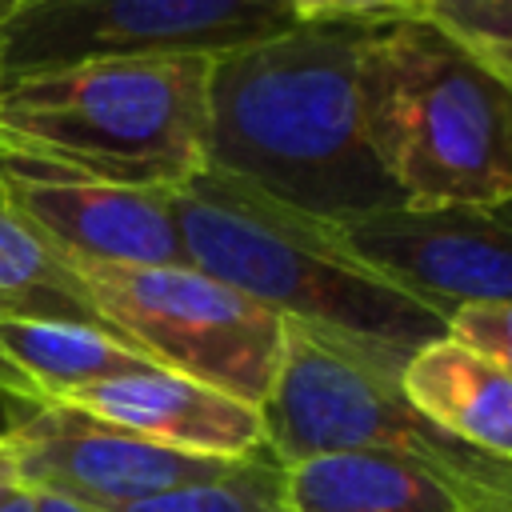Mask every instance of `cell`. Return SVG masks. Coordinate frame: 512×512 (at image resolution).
Wrapping results in <instances>:
<instances>
[{
    "mask_svg": "<svg viewBox=\"0 0 512 512\" xmlns=\"http://www.w3.org/2000/svg\"><path fill=\"white\" fill-rule=\"evenodd\" d=\"M380 20H304L208 64L204 168L324 224L396 208L360 104Z\"/></svg>",
    "mask_w": 512,
    "mask_h": 512,
    "instance_id": "obj_1",
    "label": "cell"
},
{
    "mask_svg": "<svg viewBox=\"0 0 512 512\" xmlns=\"http://www.w3.org/2000/svg\"><path fill=\"white\" fill-rule=\"evenodd\" d=\"M168 200L188 268L392 376L416 348L448 336L440 308L360 264L320 220L212 168L172 188Z\"/></svg>",
    "mask_w": 512,
    "mask_h": 512,
    "instance_id": "obj_2",
    "label": "cell"
},
{
    "mask_svg": "<svg viewBox=\"0 0 512 512\" xmlns=\"http://www.w3.org/2000/svg\"><path fill=\"white\" fill-rule=\"evenodd\" d=\"M212 56L96 60L0 88V164L124 188L204 172Z\"/></svg>",
    "mask_w": 512,
    "mask_h": 512,
    "instance_id": "obj_3",
    "label": "cell"
},
{
    "mask_svg": "<svg viewBox=\"0 0 512 512\" xmlns=\"http://www.w3.org/2000/svg\"><path fill=\"white\" fill-rule=\"evenodd\" d=\"M360 104L404 208L512 200V92L436 24L400 16L372 28Z\"/></svg>",
    "mask_w": 512,
    "mask_h": 512,
    "instance_id": "obj_4",
    "label": "cell"
},
{
    "mask_svg": "<svg viewBox=\"0 0 512 512\" xmlns=\"http://www.w3.org/2000/svg\"><path fill=\"white\" fill-rule=\"evenodd\" d=\"M264 448L284 468L308 456L360 452L416 468L472 512H512V460L488 456L420 416L400 376L284 320L280 364L260 404Z\"/></svg>",
    "mask_w": 512,
    "mask_h": 512,
    "instance_id": "obj_5",
    "label": "cell"
},
{
    "mask_svg": "<svg viewBox=\"0 0 512 512\" xmlns=\"http://www.w3.org/2000/svg\"><path fill=\"white\" fill-rule=\"evenodd\" d=\"M104 324L152 364L264 404L284 320L244 292L188 268H76Z\"/></svg>",
    "mask_w": 512,
    "mask_h": 512,
    "instance_id": "obj_6",
    "label": "cell"
},
{
    "mask_svg": "<svg viewBox=\"0 0 512 512\" xmlns=\"http://www.w3.org/2000/svg\"><path fill=\"white\" fill-rule=\"evenodd\" d=\"M292 24L280 0H16L0 16V88L96 60L220 56Z\"/></svg>",
    "mask_w": 512,
    "mask_h": 512,
    "instance_id": "obj_7",
    "label": "cell"
},
{
    "mask_svg": "<svg viewBox=\"0 0 512 512\" xmlns=\"http://www.w3.org/2000/svg\"><path fill=\"white\" fill-rule=\"evenodd\" d=\"M324 228L360 264L444 316L460 304L512 300V200L448 208L396 204Z\"/></svg>",
    "mask_w": 512,
    "mask_h": 512,
    "instance_id": "obj_8",
    "label": "cell"
},
{
    "mask_svg": "<svg viewBox=\"0 0 512 512\" xmlns=\"http://www.w3.org/2000/svg\"><path fill=\"white\" fill-rule=\"evenodd\" d=\"M8 440L28 492L64 496L96 512H120L240 468V460H212L152 444L68 404H40Z\"/></svg>",
    "mask_w": 512,
    "mask_h": 512,
    "instance_id": "obj_9",
    "label": "cell"
},
{
    "mask_svg": "<svg viewBox=\"0 0 512 512\" xmlns=\"http://www.w3.org/2000/svg\"><path fill=\"white\" fill-rule=\"evenodd\" d=\"M0 192L12 212L72 268L188 264L164 188H124L0 164Z\"/></svg>",
    "mask_w": 512,
    "mask_h": 512,
    "instance_id": "obj_10",
    "label": "cell"
},
{
    "mask_svg": "<svg viewBox=\"0 0 512 512\" xmlns=\"http://www.w3.org/2000/svg\"><path fill=\"white\" fill-rule=\"evenodd\" d=\"M52 404H68L100 424H112L120 432H132L192 456H212V460L268 456L264 416L256 404H244L220 388H208L192 376H180L156 364L88 384Z\"/></svg>",
    "mask_w": 512,
    "mask_h": 512,
    "instance_id": "obj_11",
    "label": "cell"
},
{
    "mask_svg": "<svg viewBox=\"0 0 512 512\" xmlns=\"http://www.w3.org/2000/svg\"><path fill=\"white\" fill-rule=\"evenodd\" d=\"M404 400L456 440L512 460V376L452 336H440L400 368Z\"/></svg>",
    "mask_w": 512,
    "mask_h": 512,
    "instance_id": "obj_12",
    "label": "cell"
},
{
    "mask_svg": "<svg viewBox=\"0 0 512 512\" xmlns=\"http://www.w3.org/2000/svg\"><path fill=\"white\" fill-rule=\"evenodd\" d=\"M280 480L288 512H472L440 480L360 452L284 464Z\"/></svg>",
    "mask_w": 512,
    "mask_h": 512,
    "instance_id": "obj_13",
    "label": "cell"
},
{
    "mask_svg": "<svg viewBox=\"0 0 512 512\" xmlns=\"http://www.w3.org/2000/svg\"><path fill=\"white\" fill-rule=\"evenodd\" d=\"M0 352L28 376L44 404L64 400L88 384L152 368V360L96 324L0 316ZM160 368V364H156Z\"/></svg>",
    "mask_w": 512,
    "mask_h": 512,
    "instance_id": "obj_14",
    "label": "cell"
},
{
    "mask_svg": "<svg viewBox=\"0 0 512 512\" xmlns=\"http://www.w3.org/2000/svg\"><path fill=\"white\" fill-rule=\"evenodd\" d=\"M0 316L72 320L108 328L96 312L80 272L60 260L0 192ZM112 332V328H108Z\"/></svg>",
    "mask_w": 512,
    "mask_h": 512,
    "instance_id": "obj_15",
    "label": "cell"
},
{
    "mask_svg": "<svg viewBox=\"0 0 512 512\" xmlns=\"http://www.w3.org/2000/svg\"><path fill=\"white\" fill-rule=\"evenodd\" d=\"M120 512H288V504H284L280 464L272 456H252V460H240V468H232L220 480L188 484V488L128 504Z\"/></svg>",
    "mask_w": 512,
    "mask_h": 512,
    "instance_id": "obj_16",
    "label": "cell"
},
{
    "mask_svg": "<svg viewBox=\"0 0 512 512\" xmlns=\"http://www.w3.org/2000/svg\"><path fill=\"white\" fill-rule=\"evenodd\" d=\"M412 16L448 32L512 92V0H416Z\"/></svg>",
    "mask_w": 512,
    "mask_h": 512,
    "instance_id": "obj_17",
    "label": "cell"
},
{
    "mask_svg": "<svg viewBox=\"0 0 512 512\" xmlns=\"http://www.w3.org/2000/svg\"><path fill=\"white\" fill-rule=\"evenodd\" d=\"M448 336L464 348L492 360L500 372L512 376V300L496 304H460L448 312Z\"/></svg>",
    "mask_w": 512,
    "mask_h": 512,
    "instance_id": "obj_18",
    "label": "cell"
},
{
    "mask_svg": "<svg viewBox=\"0 0 512 512\" xmlns=\"http://www.w3.org/2000/svg\"><path fill=\"white\" fill-rule=\"evenodd\" d=\"M300 24L304 20H400L412 16L416 0H280Z\"/></svg>",
    "mask_w": 512,
    "mask_h": 512,
    "instance_id": "obj_19",
    "label": "cell"
},
{
    "mask_svg": "<svg viewBox=\"0 0 512 512\" xmlns=\"http://www.w3.org/2000/svg\"><path fill=\"white\" fill-rule=\"evenodd\" d=\"M36 408H40V404H28V400H20V396H12V392L0 388V440H8Z\"/></svg>",
    "mask_w": 512,
    "mask_h": 512,
    "instance_id": "obj_20",
    "label": "cell"
},
{
    "mask_svg": "<svg viewBox=\"0 0 512 512\" xmlns=\"http://www.w3.org/2000/svg\"><path fill=\"white\" fill-rule=\"evenodd\" d=\"M12 488H24V484H20V472H16L12 440H0V496L12 492Z\"/></svg>",
    "mask_w": 512,
    "mask_h": 512,
    "instance_id": "obj_21",
    "label": "cell"
},
{
    "mask_svg": "<svg viewBox=\"0 0 512 512\" xmlns=\"http://www.w3.org/2000/svg\"><path fill=\"white\" fill-rule=\"evenodd\" d=\"M0 512H36V492L28 488H12L0 496Z\"/></svg>",
    "mask_w": 512,
    "mask_h": 512,
    "instance_id": "obj_22",
    "label": "cell"
},
{
    "mask_svg": "<svg viewBox=\"0 0 512 512\" xmlns=\"http://www.w3.org/2000/svg\"><path fill=\"white\" fill-rule=\"evenodd\" d=\"M36 512H96V508H84L76 500H64V496H48V492H36Z\"/></svg>",
    "mask_w": 512,
    "mask_h": 512,
    "instance_id": "obj_23",
    "label": "cell"
},
{
    "mask_svg": "<svg viewBox=\"0 0 512 512\" xmlns=\"http://www.w3.org/2000/svg\"><path fill=\"white\" fill-rule=\"evenodd\" d=\"M12 4H16V0H0V16H4V12L12 8Z\"/></svg>",
    "mask_w": 512,
    "mask_h": 512,
    "instance_id": "obj_24",
    "label": "cell"
}]
</instances>
